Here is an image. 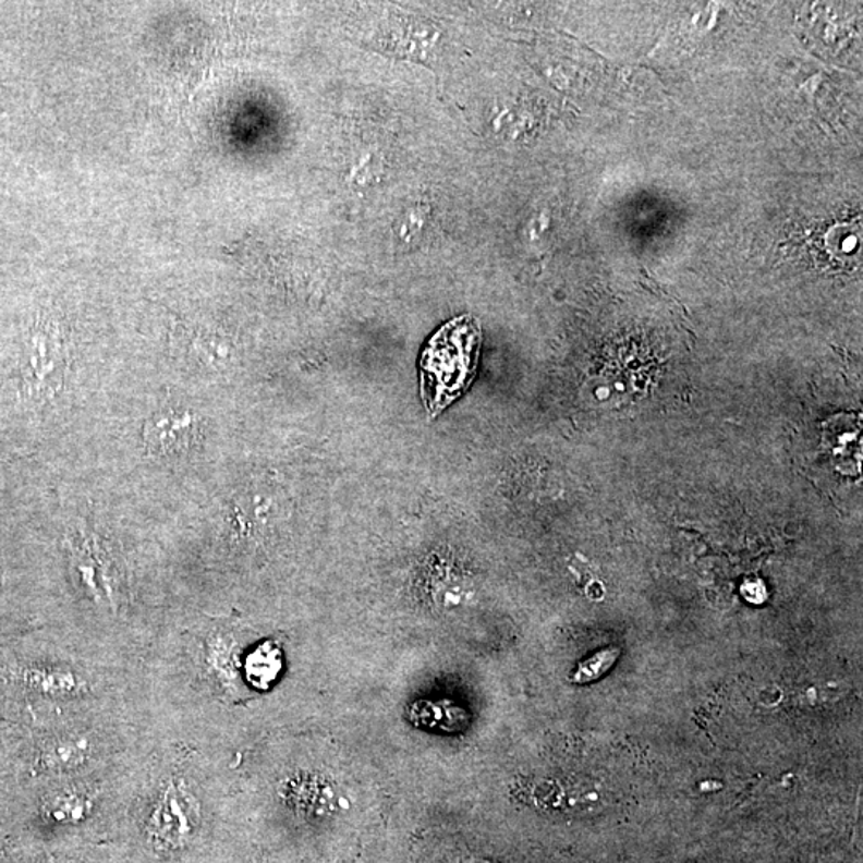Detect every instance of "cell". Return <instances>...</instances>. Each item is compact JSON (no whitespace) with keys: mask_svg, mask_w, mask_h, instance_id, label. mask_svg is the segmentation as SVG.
<instances>
[{"mask_svg":"<svg viewBox=\"0 0 863 863\" xmlns=\"http://www.w3.org/2000/svg\"><path fill=\"white\" fill-rule=\"evenodd\" d=\"M482 325L464 314L432 335L420 360V396L430 420L461 399L477 375Z\"/></svg>","mask_w":863,"mask_h":863,"instance_id":"6da1fadb","label":"cell"},{"mask_svg":"<svg viewBox=\"0 0 863 863\" xmlns=\"http://www.w3.org/2000/svg\"><path fill=\"white\" fill-rule=\"evenodd\" d=\"M66 357L60 335L40 327L29 339L22 372V397L36 408L53 402L63 389Z\"/></svg>","mask_w":863,"mask_h":863,"instance_id":"7a4b0ae2","label":"cell"},{"mask_svg":"<svg viewBox=\"0 0 863 863\" xmlns=\"http://www.w3.org/2000/svg\"><path fill=\"white\" fill-rule=\"evenodd\" d=\"M198 824L200 803L194 791L181 780H170L150 811L147 837L157 848L174 851L190 842Z\"/></svg>","mask_w":863,"mask_h":863,"instance_id":"3957f363","label":"cell"},{"mask_svg":"<svg viewBox=\"0 0 863 863\" xmlns=\"http://www.w3.org/2000/svg\"><path fill=\"white\" fill-rule=\"evenodd\" d=\"M200 416L187 408L157 411L144 426V447L150 455L171 459L186 455L200 440Z\"/></svg>","mask_w":863,"mask_h":863,"instance_id":"277c9868","label":"cell"},{"mask_svg":"<svg viewBox=\"0 0 863 863\" xmlns=\"http://www.w3.org/2000/svg\"><path fill=\"white\" fill-rule=\"evenodd\" d=\"M71 557L75 573L96 601L114 603V581L105 551L95 537L77 536L71 540Z\"/></svg>","mask_w":863,"mask_h":863,"instance_id":"5b68a950","label":"cell"},{"mask_svg":"<svg viewBox=\"0 0 863 863\" xmlns=\"http://www.w3.org/2000/svg\"><path fill=\"white\" fill-rule=\"evenodd\" d=\"M411 722L424 729L445 734L465 731L471 725V715L453 701H420L411 705Z\"/></svg>","mask_w":863,"mask_h":863,"instance_id":"8992f818","label":"cell"},{"mask_svg":"<svg viewBox=\"0 0 863 863\" xmlns=\"http://www.w3.org/2000/svg\"><path fill=\"white\" fill-rule=\"evenodd\" d=\"M90 755V741L85 736H60L42 746L39 766L48 773H71L84 766Z\"/></svg>","mask_w":863,"mask_h":863,"instance_id":"52a82bcc","label":"cell"},{"mask_svg":"<svg viewBox=\"0 0 863 863\" xmlns=\"http://www.w3.org/2000/svg\"><path fill=\"white\" fill-rule=\"evenodd\" d=\"M19 678L27 690L47 695V697H68V695L77 694L84 688V683L78 680L77 674L63 669V667H23Z\"/></svg>","mask_w":863,"mask_h":863,"instance_id":"ba28073f","label":"cell"},{"mask_svg":"<svg viewBox=\"0 0 863 863\" xmlns=\"http://www.w3.org/2000/svg\"><path fill=\"white\" fill-rule=\"evenodd\" d=\"M283 667L282 649L272 642L263 643L246 656L245 674L252 686L269 690Z\"/></svg>","mask_w":863,"mask_h":863,"instance_id":"9c48e42d","label":"cell"},{"mask_svg":"<svg viewBox=\"0 0 863 863\" xmlns=\"http://www.w3.org/2000/svg\"><path fill=\"white\" fill-rule=\"evenodd\" d=\"M92 811V800L77 791H64L48 798L44 804V815L57 825H75L84 822Z\"/></svg>","mask_w":863,"mask_h":863,"instance_id":"30bf717a","label":"cell"},{"mask_svg":"<svg viewBox=\"0 0 863 863\" xmlns=\"http://www.w3.org/2000/svg\"><path fill=\"white\" fill-rule=\"evenodd\" d=\"M619 656H621V649H619V647L609 646L598 651L594 656L579 664L578 669L571 674V681L575 684L594 683V681L599 680L606 671L615 667Z\"/></svg>","mask_w":863,"mask_h":863,"instance_id":"8fae6325","label":"cell"}]
</instances>
